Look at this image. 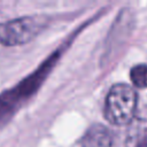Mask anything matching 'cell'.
Instances as JSON below:
<instances>
[{
  "label": "cell",
  "mask_w": 147,
  "mask_h": 147,
  "mask_svg": "<svg viewBox=\"0 0 147 147\" xmlns=\"http://www.w3.org/2000/svg\"><path fill=\"white\" fill-rule=\"evenodd\" d=\"M125 147H147V105L138 109L127 124Z\"/></svg>",
  "instance_id": "3"
},
{
  "label": "cell",
  "mask_w": 147,
  "mask_h": 147,
  "mask_svg": "<svg viewBox=\"0 0 147 147\" xmlns=\"http://www.w3.org/2000/svg\"><path fill=\"white\" fill-rule=\"evenodd\" d=\"M47 25L45 16H24L0 23V44L3 46L24 45L36 38Z\"/></svg>",
  "instance_id": "2"
},
{
  "label": "cell",
  "mask_w": 147,
  "mask_h": 147,
  "mask_svg": "<svg viewBox=\"0 0 147 147\" xmlns=\"http://www.w3.org/2000/svg\"><path fill=\"white\" fill-rule=\"evenodd\" d=\"M113 134L102 124H92L80 139V147H111Z\"/></svg>",
  "instance_id": "4"
},
{
  "label": "cell",
  "mask_w": 147,
  "mask_h": 147,
  "mask_svg": "<svg viewBox=\"0 0 147 147\" xmlns=\"http://www.w3.org/2000/svg\"><path fill=\"white\" fill-rule=\"evenodd\" d=\"M138 95L136 90L125 84L113 85L106 96L105 116L114 125H127L137 113Z\"/></svg>",
  "instance_id": "1"
},
{
  "label": "cell",
  "mask_w": 147,
  "mask_h": 147,
  "mask_svg": "<svg viewBox=\"0 0 147 147\" xmlns=\"http://www.w3.org/2000/svg\"><path fill=\"white\" fill-rule=\"evenodd\" d=\"M130 78L136 87L146 88L147 87V64L140 63V64L133 65L130 71Z\"/></svg>",
  "instance_id": "5"
}]
</instances>
